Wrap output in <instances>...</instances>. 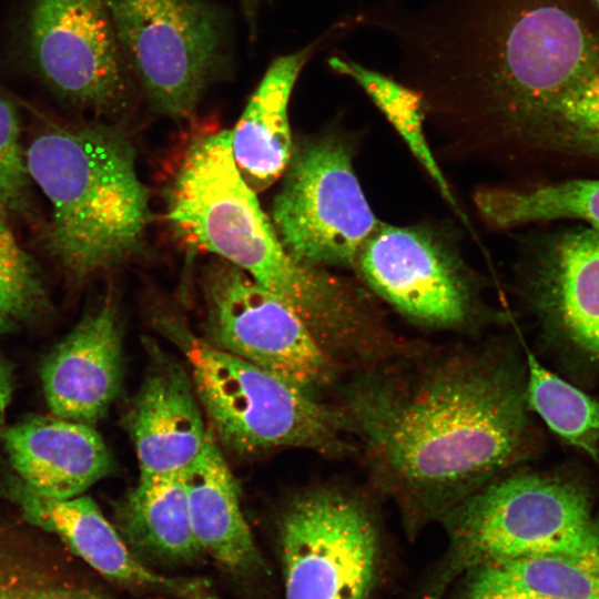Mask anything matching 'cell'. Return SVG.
<instances>
[{
	"label": "cell",
	"mask_w": 599,
	"mask_h": 599,
	"mask_svg": "<svg viewBox=\"0 0 599 599\" xmlns=\"http://www.w3.org/2000/svg\"><path fill=\"white\" fill-rule=\"evenodd\" d=\"M312 52L280 57L267 69L235 126L232 153L244 181L256 193L283 176L294 143L288 122V101L294 83Z\"/></svg>",
	"instance_id": "obj_18"
},
{
	"label": "cell",
	"mask_w": 599,
	"mask_h": 599,
	"mask_svg": "<svg viewBox=\"0 0 599 599\" xmlns=\"http://www.w3.org/2000/svg\"><path fill=\"white\" fill-rule=\"evenodd\" d=\"M164 196L166 219L185 244L238 267L284 301L334 362H376L390 354V337L355 286L285 250L237 170L231 130L192 135Z\"/></svg>",
	"instance_id": "obj_2"
},
{
	"label": "cell",
	"mask_w": 599,
	"mask_h": 599,
	"mask_svg": "<svg viewBox=\"0 0 599 599\" xmlns=\"http://www.w3.org/2000/svg\"><path fill=\"white\" fill-rule=\"evenodd\" d=\"M31 177L26 161L21 122L14 105L0 95V213H27Z\"/></svg>",
	"instance_id": "obj_25"
},
{
	"label": "cell",
	"mask_w": 599,
	"mask_h": 599,
	"mask_svg": "<svg viewBox=\"0 0 599 599\" xmlns=\"http://www.w3.org/2000/svg\"><path fill=\"white\" fill-rule=\"evenodd\" d=\"M446 515L453 541L469 564L535 555L599 559V519L589 497L561 478L497 477Z\"/></svg>",
	"instance_id": "obj_5"
},
{
	"label": "cell",
	"mask_w": 599,
	"mask_h": 599,
	"mask_svg": "<svg viewBox=\"0 0 599 599\" xmlns=\"http://www.w3.org/2000/svg\"><path fill=\"white\" fill-rule=\"evenodd\" d=\"M13 393V370L9 362L0 357V428Z\"/></svg>",
	"instance_id": "obj_30"
},
{
	"label": "cell",
	"mask_w": 599,
	"mask_h": 599,
	"mask_svg": "<svg viewBox=\"0 0 599 599\" xmlns=\"http://www.w3.org/2000/svg\"><path fill=\"white\" fill-rule=\"evenodd\" d=\"M203 286V338L314 394L333 382L338 364L276 295L226 261L213 262Z\"/></svg>",
	"instance_id": "obj_9"
},
{
	"label": "cell",
	"mask_w": 599,
	"mask_h": 599,
	"mask_svg": "<svg viewBox=\"0 0 599 599\" xmlns=\"http://www.w3.org/2000/svg\"><path fill=\"white\" fill-rule=\"evenodd\" d=\"M90 599H113V598H110V597H108L105 595H102V593H99V592L91 591Z\"/></svg>",
	"instance_id": "obj_32"
},
{
	"label": "cell",
	"mask_w": 599,
	"mask_h": 599,
	"mask_svg": "<svg viewBox=\"0 0 599 599\" xmlns=\"http://www.w3.org/2000/svg\"><path fill=\"white\" fill-rule=\"evenodd\" d=\"M20 532L0 520V599H10L28 589L50 585L29 557Z\"/></svg>",
	"instance_id": "obj_26"
},
{
	"label": "cell",
	"mask_w": 599,
	"mask_h": 599,
	"mask_svg": "<svg viewBox=\"0 0 599 599\" xmlns=\"http://www.w3.org/2000/svg\"><path fill=\"white\" fill-rule=\"evenodd\" d=\"M122 373L121 327L109 301L87 313L45 355L39 370L51 413L91 426L116 398Z\"/></svg>",
	"instance_id": "obj_14"
},
{
	"label": "cell",
	"mask_w": 599,
	"mask_h": 599,
	"mask_svg": "<svg viewBox=\"0 0 599 599\" xmlns=\"http://www.w3.org/2000/svg\"><path fill=\"white\" fill-rule=\"evenodd\" d=\"M154 324L184 355L195 392L221 447L237 456L304 448L347 451L344 410L283 377L226 353L191 331L179 315L159 311Z\"/></svg>",
	"instance_id": "obj_4"
},
{
	"label": "cell",
	"mask_w": 599,
	"mask_h": 599,
	"mask_svg": "<svg viewBox=\"0 0 599 599\" xmlns=\"http://www.w3.org/2000/svg\"><path fill=\"white\" fill-rule=\"evenodd\" d=\"M22 44L32 71L64 103L98 116L126 108V59L104 0H31Z\"/></svg>",
	"instance_id": "obj_8"
},
{
	"label": "cell",
	"mask_w": 599,
	"mask_h": 599,
	"mask_svg": "<svg viewBox=\"0 0 599 599\" xmlns=\"http://www.w3.org/2000/svg\"><path fill=\"white\" fill-rule=\"evenodd\" d=\"M191 527L204 554L234 576L267 571L243 516L233 474L209 428L201 453L183 470Z\"/></svg>",
	"instance_id": "obj_16"
},
{
	"label": "cell",
	"mask_w": 599,
	"mask_h": 599,
	"mask_svg": "<svg viewBox=\"0 0 599 599\" xmlns=\"http://www.w3.org/2000/svg\"><path fill=\"white\" fill-rule=\"evenodd\" d=\"M148 365L123 424L140 477L182 473L201 453L209 427L187 367L149 342Z\"/></svg>",
	"instance_id": "obj_13"
},
{
	"label": "cell",
	"mask_w": 599,
	"mask_h": 599,
	"mask_svg": "<svg viewBox=\"0 0 599 599\" xmlns=\"http://www.w3.org/2000/svg\"><path fill=\"white\" fill-rule=\"evenodd\" d=\"M355 267L364 282L406 317L436 327H460L474 312L469 276L433 233L379 223Z\"/></svg>",
	"instance_id": "obj_11"
},
{
	"label": "cell",
	"mask_w": 599,
	"mask_h": 599,
	"mask_svg": "<svg viewBox=\"0 0 599 599\" xmlns=\"http://www.w3.org/2000/svg\"><path fill=\"white\" fill-rule=\"evenodd\" d=\"M466 599H548L512 587L478 570Z\"/></svg>",
	"instance_id": "obj_28"
},
{
	"label": "cell",
	"mask_w": 599,
	"mask_h": 599,
	"mask_svg": "<svg viewBox=\"0 0 599 599\" xmlns=\"http://www.w3.org/2000/svg\"><path fill=\"white\" fill-rule=\"evenodd\" d=\"M328 63L336 72L352 78L366 92L427 172L444 200L464 217L429 146L424 129L426 105L422 93L352 60L333 57Z\"/></svg>",
	"instance_id": "obj_21"
},
{
	"label": "cell",
	"mask_w": 599,
	"mask_h": 599,
	"mask_svg": "<svg viewBox=\"0 0 599 599\" xmlns=\"http://www.w3.org/2000/svg\"><path fill=\"white\" fill-rule=\"evenodd\" d=\"M589 1L593 4L595 9L597 10V13L599 14V0H589Z\"/></svg>",
	"instance_id": "obj_34"
},
{
	"label": "cell",
	"mask_w": 599,
	"mask_h": 599,
	"mask_svg": "<svg viewBox=\"0 0 599 599\" xmlns=\"http://www.w3.org/2000/svg\"><path fill=\"white\" fill-rule=\"evenodd\" d=\"M368 595H356V596H347V597H342V598H338V599H366Z\"/></svg>",
	"instance_id": "obj_33"
},
{
	"label": "cell",
	"mask_w": 599,
	"mask_h": 599,
	"mask_svg": "<svg viewBox=\"0 0 599 599\" xmlns=\"http://www.w3.org/2000/svg\"><path fill=\"white\" fill-rule=\"evenodd\" d=\"M48 306V293L34 260L0 213V311L14 321H29L42 315Z\"/></svg>",
	"instance_id": "obj_24"
},
{
	"label": "cell",
	"mask_w": 599,
	"mask_h": 599,
	"mask_svg": "<svg viewBox=\"0 0 599 599\" xmlns=\"http://www.w3.org/2000/svg\"><path fill=\"white\" fill-rule=\"evenodd\" d=\"M479 570L548 599H599V559L535 555L483 565Z\"/></svg>",
	"instance_id": "obj_23"
},
{
	"label": "cell",
	"mask_w": 599,
	"mask_h": 599,
	"mask_svg": "<svg viewBox=\"0 0 599 599\" xmlns=\"http://www.w3.org/2000/svg\"><path fill=\"white\" fill-rule=\"evenodd\" d=\"M345 399L379 484L427 515H446L527 451L526 385L496 355L372 367Z\"/></svg>",
	"instance_id": "obj_1"
},
{
	"label": "cell",
	"mask_w": 599,
	"mask_h": 599,
	"mask_svg": "<svg viewBox=\"0 0 599 599\" xmlns=\"http://www.w3.org/2000/svg\"><path fill=\"white\" fill-rule=\"evenodd\" d=\"M115 528L140 559L186 565L204 551L194 537L183 471L139 478L114 507Z\"/></svg>",
	"instance_id": "obj_19"
},
{
	"label": "cell",
	"mask_w": 599,
	"mask_h": 599,
	"mask_svg": "<svg viewBox=\"0 0 599 599\" xmlns=\"http://www.w3.org/2000/svg\"><path fill=\"white\" fill-rule=\"evenodd\" d=\"M1 490L28 524L58 536L103 577L174 599H216L205 579L165 576L146 566L91 497H45L12 475L4 479Z\"/></svg>",
	"instance_id": "obj_12"
},
{
	"label": "cell",
	"mask_w": 599,
	"mask_h": 599,
	"mask_svg": "<svg viewBox=\"0 0 599 599\" xmlns=\"http://www.w3.org/2000/svg\"><path fill=\"white\" fill-rule=\"evenodd\" d=\"M16 321L0 311V336L16 329Z\"/></svg>",
	"instance_id": "obj_31"
},
{
	"label": "cell",
	"mask_w": 599,
	"mask_h": 599,
	"mask_svg": "<svg viewBox=\"0 0 599 599\" xmlns=\"http://www.w3.org/2000/svg\"><path fill=\"white\" fill-rule=\"evenodd\" d=\"M481 216L508 229L573 220L599 230V179H568L522 190L487 189L475 196Z\"/></svg>",
	"instance_id": "obj_20"
},
{
	"label": "cell",
	"mask_w": 599,
	"mask_h": 599,
	"mask_svg": "<svg viewBox=\"0 0 599 599\" xmlns=\"http://www.w3.org/2000/svg\"><path fill=\"white\" fill-rule=\"evenodd\" d=\"M526 353L528 407L565 441L598 460L599 399L546 368L529 351Z\"/></svg>",
	"instance_id": "obj_22"
},
{
	"label": "cell",
	"mask_w": 599,
	"mask_h": 599,
	"mask_svg": "<svg viewBox=\"0 0 599 599\" xmlns=\"http://www.w3.org/2000/svg\"><path fill=\"white\" fill-rule=\"evenodd\" d=\"M248 1V0H247Z\"/></svg>",
	"instance_id": "obj_35"
},
{
	"label": "cell",
	"mask_w": 599,
	"mask_h": 599,
	"mask_svg": "<svg viewBox=\"0 0 599 599\" xmlns=\"http://www.w3.org/2000/svg\"><path fill=\"white\" fill-rule=\"evenodd\" d=\"M270 220L285 250L318 266L355 267L380 222L353 166L352 151L325 134L294 145Z\"/></svg>",
	"instance_id": "obj_6"
},
{
	"label": "cell",
	"mask_w": 599,
	"mask_h": 599,
	"mask_svg": "<svg viewBox=\"0 0 599 599\" xmlns=\"http://www.w3.org/2000/svg\"><path fill=\"white\" fill-rule=\"evenodd\" d=\"M559 150L599 158V108L565 132Z\"/></svg>",
	"instance_id": "obj_27"
},
{
	"label": "cell",
	"mask_w": 599,
	"mask_h": 599,
	"mask_svg": "<svg viewBox=\"0 0 599 599\" xmlns=\"http://www.w3.org/2000/svg\"><path fill=\"white\" fill-rule=\"evenodd\" d=\"M126 61L154 111L193 115L223 62V28L202 0H104Z\"/></svg>",
	"instance_id": "obj_7"
},
{
	"label": "cell",
	"mask_w": 599,
	"mask_h": 599,
	"mask_svg": "<svg viewBox=\"0 0 599 599\" xmlns=\"http://www.w3.org/2000/svg\"><path fill=\"white\" fill-rule=\"evenodd\" d=\"M17 476L39 494L69 499L110 474L113 459L94 426L33 416L1 434Z\"/></svg>",
	"instance_id": "obj_15"
},
{
	"label": "cell",
	"mask_w": 599,
	"mask_h": 599,
	"mask_svg": "<svg viewBox=\"0 0 599 599\" xmlns=\"http://www.w3.org/2000/svg\"><path fill=\"white\" fill-rule=\"evenodd\" d=\"M10 599H89V590L50 583L28 589Z\"/></svg>",
	"instance_id": "obj_29"
},
{
	"label": "cell",
	"mask_w": 599,
	"mask_h": 599,
	"mask_svg": "<svg viewBox=\"0 0 599 599\" xmlns=\"http://www.w3.org/2000/svg\"><path fill=\"white\" fill-rule=\"evenodd\" d=\"M286 599L368 595L377 532L365 505L337 488L295 496L278 525Z\"/></svg>",
	"instance_id": "obj_10"
},
{
	"label": "cell",
	"mask_w": 599,
	"mask_h": 599,
	"mask_svg": "<svg viewBox=\"0 0 599 599\" xmlns=\"http://www.w3.org/2000/svg\"><path fill=\"white\" fill-rule=\"evenodd\" d=\"M26 161L50 205L47 248L71 284L141 253L152 220L150 196L122 128L48 121L32 134Z\"/></svg>",
	"instance_id": "obj_3"
},
{
	"label": "cell",
	"mask_w": 599,
	"mask_h": 599,
	"mask_svg": "<svg viewBox=\"0 0 599 599\" xmlns=\"http://www.w3.org/2000/svg\"><path fill=\"white\" fill-rule=\"evenodd\" d=\"M538 286L540 308L556 331L599 359V230L562 235L544 263Z\"/></svg>",
	"instance_id": "obj_17"
}]
</instances>
